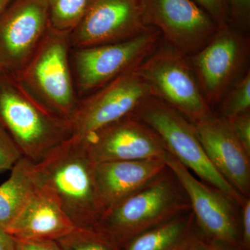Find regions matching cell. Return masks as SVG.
<instances>
[{"instance_id":"obj_20","label":"cell","mask_w":250,"mask_h":250,"mask_svg":"<svg viewBox=\"0 0 250 250\" xmlns=\"http://www.w3.org/2000/svg\"><path fill=\"white\" fill-rule=\"evenodd\" d=\"M51 29L70 34L82 19L88 0H46Z\"/></svg>"},{"instance_id":"obj_11","label":"cell","mask_w":250,"mask_h":250,"mask_svg":"<svg viewBox=\"0 0 250 250\" xmlns=\"http://www.w3.org/2000/svg\"><path fill=\"white\" fill-rule=\"evenodd\" d=\"M49 27L46 0H11L0 14V72L16 76Z\"/></svg>"},{"instance_id":"obj_8","label":"cell","mask_w":250,"mask_h":250,"mask_svg":"<svg viewBox=\"0 0 250 250\" xmlns=\"http://www.w3.org/2000/svg\"><path fill=\"white\" fill-rule=\"evenodd\" d=\"M250 37L230 24L218 27L211 40L188 57L206 101L213 109L246 68Z\"/></svg>"},{"instance_id":"obj_24","label":"cell","mask_w":250,"mask_h":250,"mask_svg":"<svg viewBox=\"0 0 250 250\" xmlns=\"http://www.w3.org/2000/svg\"><path fill=\"white\" fill-rule=\"evenodd\" d=\"M224 120L229 125L237 140L250 156V112Z\"/></svg>"},{"instance_id":"obj_10","label":"cell","mask_w":250,"mask_h":250,"mask_svg":"<svg viewBox=\"0 0 250 250\" xmlns=\"http://www.w3.org/2000/svg\"><path fill=\"white\" fill-rule=\"evenodd\" d=\"M147 27L160 31L162 41L187 57L198 52L218 26L193 0H141Z\"/></svg>"},{"instance_id":"obj_26","label":"cell","mask_w":250,"mask_h":250,"mask_svg":"<svg viewBox=\"0 0 250 250\" xmlns=\"http://www.w3.org/2000/svg\"><path fill=\"white\" fill-rule=\"evenodd\" d=\"M230 18H232L238 29L248 31L250 21V0H227Z\"/></svg>"},{"instance_id":"obj_18","label":"cell","mask_w":250,"mask_h":250,"mask_svg":"<svg viewBox=\"0 0 250 250\" xmlns=\"http://www.w3.org/2000/svg\"><path fill=\"white\" fill-rule=\"evenodd\" d=\"M196 228L190 210L135 236L118 250H185Z\"/></svg>"},{"instance_id":"obj_22","label":"cell","mask_w":250,"mask_h":250,"mask_svg":"<svg viewBox=\"0 0 250 250\" xmlns=\"http://www.w3.org/2000/svg\"><path fill=\"white\" fill-rule=\"evenodd\" d=\"M57 241L62 250H118L93 228H76Z\"/></svg>"},{"instance_id":"obj_14","label":"cell","mask_w":250,"mask_h":250,"mask_svg":"<svg viewBox=\"0 0 250 250\" xmlns=\"http://www.w3.org/2000/svg\"><path fill=\"white\" fill-rule=\"evenodd\" d=\"M82 139L95 164L164 159L168 152L157 134L131 113Z\"/></svg>"},{"instance_id":"obj_32","label":"cell","mask_w":250,"mask_h":250,"mask_svg":"<svg viewBox=\"0 0 250 250\" xmlns=\"http://www.w3.org/2000/svg\"><path fill=\"white\" fill-rule=\"evenodd\" d=\"M186 250V249H185Z\"/></svg>"},{"instance_id":"obj_2","label":"cell","mask_w":250,"mask_h":250,"mask_svg":"<svg viewBox=\"0 0 250 250\" xmlns=\"http://www.w3.org/2000/svg\"><path fill=\"white\" fill-rule=\"evenodd\" d=\"M190 210L184 189L167 166L147 185L106 208L93 229L118 250L135 236Z\"/></svg>"},{"instance_id":"obj_23","label":"cell","mask_w":250,"mask_h":250,"mask_svg":"<svg viewBox=\"0 0 250 250\" xmlns=\"http://www.w3.org/2000/svg\"><path fill=\"white\" fill-rule=\"evenodd\" d=\"M22 157L14 140L0 123V173L11 170Z\"/></svg>"},{"instance_id":"obj_16","label":"cell","mask_w":250,"mask_h":250,"mask_svg":"<svg viewBox=\"0 0 250 250\" xmlns=\"http://www.w3.org/2000/svg\"><path fill=\"white\" fill-rule=\"evenodd\" d=\"M75 228L54 192L39 186L6 231L17 239L58 241Z\"/></svg>"},{"instance_id":"obj_27","label":"cell","mask_w":250,"mask_h":250,"mask_svg":"<svg viewBox=\"0 0 250 250\" xmlns=\"http://www.w3.org/2000/svg\"><path fill=\"white\" fill-rule=\"evenodd\" d=\"M197 228V227H196ZM185 250H242L213 241L202 234L196 228Z\"/></svg>"},{"instance_id":"obj_15","label":"cell","mask_w":250,"mask_h":250,"mask_svg":"<svg viewBox=\"0 0 250 250\" xmlns=\"http://www.w3.org/2000/svg\"><path fill=\"white\" fill-rule=\"evenodd\" d=\"M207 156L219 173L240 194L250 195V156L229 125L214 113L193 123Z\"/></svg>"},{"instance_id":"obj_1","label":"cell","mask_w":250,"mask_h":250,"mask_svg":"<svg viewBox=\"0 0 250 250\" xmlns=\"http://www.w3.org/2000/svg\"><path fill=\"white\" fill-rule=\"evenodd\" d=\"M95 166L84 141L77 136L34 164L39 185L54 192L77 228H93L106 209L99 191Z\"/></svg>"},{"instance_id":"obj_6","label":"cell","mask_w":250,"mask_h":250,"mask_svg":"<svg viewBox=\"0 0 250 250\" xmlns=\"http://www.w3.org/2000/svg\"><path fill=\"white\" fill-rule=\"evenodd\" d=\"M152 96L196 123L213 114L197 82L190 59L164 41L135 68Z\"/></svg>"},{"instance_id":"obj_12","label":"cell","mask_w":250,"mask_h":250,"mask_svg":"<svg viewBox=\"0 0 250 250\" xmlns=\"http://www.w3.org/2000/svg\"><path fill=\"white\" fill-rule=\"evenodd\" d=\"M150 90L135 68L93 93L80 98L70 119L72 136L83 139L130 114L151 96Z\"/></svg>"},{"instance_id":"obj_13","label":"cell","mask_w":250,"mask_h":250,"mask_svg":"<svg viewBox=\"0 0 250 250\" xmlns=\"http://www.w3.org/2000/svg\"><path fill=\"white\" fill-rule=\"evenodd\" d=\"M149 27L141 0H88L69 39L72 49L85 48L128 40Z\"/></svg>"},{"instance_id":"obj_19","label":"cell","mask_w":250,"mask_h":250,"mask_svg":"<svg viewBox=\"0 0 250 250\" xmlns=\"http://www.w3.org/2000/svg\"><path fill=\"white\" fill-rule=\"evenodd\" d=\"M34 163L22 157L0 186V229L6 231L33 192L39 187Z\"/></svg>"},{"instance_id":"obj_29","label":"cell","mask_w":250,"mask_h":250,"mask_svg":"<svg viewBox=\"0 0 250 250\" xmlns=\"http://www.w3.org/2000/svg\"><path fill=\"white\" fill-rule=\"evenodd\" d=\"M240 217L241 248L243 250H250V199L247 198L241 206Z\"/></svg>"},{"instance_id":"obj_30","label":"cell","mask_w":250,"mask_h":250,"mask_svg":"<svg viewBox=\"0 0 250 250\" xmlns=\"http://www.w3.org/2000/svg\"><path fill=\"white\" fill-rule=\"evenodd\" d=\"M0 250H16L14 237L0 229Z\"/></svg>"},{"instance_id":"obj_9","label":"cell","mask_w":250,"mask_h":250,"mask_svg":"<svg viewBox=\"0 0 250 250\" xmlns=\"http://www.w3.org/2000/svg\"><path fill=\"white\" fill-rule=\"evenodd\" d=\"M164 161L187 195L198 231L213 241L242 250L236 204L218 189L198 180L170 152Z\"/></svg>"},{"instance_id":"obj_7","label":"cell","mask_w":250,"mask_h":250,"mask_svg":"<svg viewBox=\"0 0 250 250\" xmlns=\"http://www.w3.org/2000/svg\"><path fill=\"white\" fill-rule=\"evenodd\" d=\"M161 41L160 31L150 27L128 40L72 49V73L79 98L93 93L139 66Z\"/></svg>"},{"instance_id":"obj_21","label":"cell","mask_w":250,"mask_h":250,"mask_svg":"<svg viewBox=\"0 0 250 250\" xmlns=\"http://www.w3.org/2000/svg\"><path fill=\"white\" fill-rule=\"evenodd\" d=\"M223 119L250 112V71L248 68L230 87L218 104Z\"/></svg>"},{"instance_id":"obj_3","label":"cell","mask_w":250,"mask_h":250,"mask_svg":"<svg viewBox=\"0 0 250 250\" xmlns=\"http://www.w3.org/2000/svg\"><path fill=\"white\" fill-rule=\"evenodd\" d=\"M0 123L23 157L34 164L72 136L70 121L49 111L4 72H0Z\"/></svg>"},{"instance_id":"obj_17","label":"cell","mask_w":250,"mask_h":250,"mask_svg":"<svg viewBox=\"0 0 250 250\" xmlns=\"http://www.w3.org/2000/svg\"><path fill=\"white\" fill-rule=\"evenodd\" d=\"M167 168L164 159L116 161L95 166V177L106 208L137 192Z\"/></svg>"},{"instance_id":"obj_4","label":"cell","mask_w":250,"mask_h":250,"mask_svg":"<svg viewBox=\"0 0 250 250\" xmlns=\"http://www.w3.org/2000/svg\"><path fill=\"white\" fill-rule=\"evenodd\" d=\"M71 50L69 34L49 27L25 66L14 76L41 104L68 121L80 100L72 73Z\"/></svg>"},{"instance_id":"obj_5","label":"cell","mask_w":250,"mask_h":250,"mask_svg":"<svg viewBox=\"0 0 250 250\" xmlns=\"http://www.w3.org/2000/svg\"><path fill=\"white\" fill-rule=\"evenodd\" d=\"M157 134L172 156L202 182L218 189L241 207L245 198L219 173L202 147L193 123L170 105L147 97L131 112Z\"/></svg>"},{"instance_id":"obj_25","label":"cell","mask_w":250,"mask_h":250,"mask_svg":"<svg viewBox=\"0 0 250 250\" xmlns=\"http://www.w3.org/2000/svg\"><path fill=\"white\" fill-rule=\"evenodd\" d=\"M205 10L218 27L229 24L230 14L227 0H193Z\"/></svg>"},{"instance_id":"obj_28","label":"cell","mask_w":250,"mask_h":250,"mask_svg":"<svg viewBox=\"0 0 250 250\" xmlns=\"http://www.w3.org/2000/svg\"><path fill=\"white\" fill-rule=\"evenodd\" d=\"M15 242L16 250H62L58 241L54 240H22L15 238Z\"/></svg>"},{"instance_id":"obj_31","label":"cell","mask_w":250,"mask_h":250,"mask_svg":"<svg viewBox=\"0 0 250 250\" xmlns=\"http://www.w3.org/2000/svg\"><path fill=\"white\" fill-rule=\"evenodd\" d=\"M11 0H0V14L4 11L5 8L9 4Z\"/></svg>"}]
</instances>
